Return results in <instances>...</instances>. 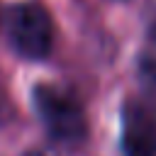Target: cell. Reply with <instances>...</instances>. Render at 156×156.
Returning <instances> with one entry per match:
<instances>
[{"label":"cell","mask_w":156,"mask_h":156,"mask_svg":"<svg viewBox=\"0 0 156 156\" xmlns=\"http://www.w3.org/2000/svg\"><path fill=\"white\" fill-rule=\"evenodd\" d=\"M139 80L144 90L156 98V58H144L139 63Z\"/></svg>","instance_id":"cell-4"},{"label":"cell","mask_w":156,"mask_h":156,"mask_svg":"<svg viewBox=\"0 0 156 156\" xmlns=\"http://www.w3.org/2000/svg\"><path fill=\"white\" fill-rule=\"evenodd\" d=\"M7 37L12 49L32 61L46 58L54 46V24L39 2H20L7 12Z\"/></svg>","instance_id":"cell-1"},{"label":"cell","mask_w":156,"mask_h":156,"mask_svg":"<svg viewBox=\"0 0 156 156\" xmlns=\"http://www.w3.org/2000/svg\"><path fill=\"white\" fill-rule=\"evenodd\" d=\"M34 110L46 132L58 141H80L88 132L80 105L51 85L34 88Z\"/></svg>","instance_id":"cell-2"},{"label":"cell","mask_w":156,"mask_h":156,"mask_svg":"<svg viewBox=\"0 0 156 156\" xmlns=\"http://www.w3.org/2000/svg\"><path fill=\"white\" fill-rule=\"evenodd\" d=\"M122 151L124 156H156V115L144 102H124Z\"/></svg>","instance_id":"cell-3"}]
</instances>
